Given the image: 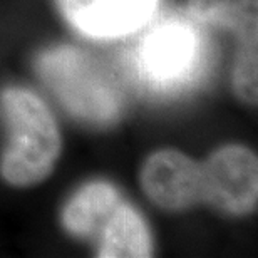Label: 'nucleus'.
Returning <instances> with one entry per match:
<instances>
[{
    "label": "nucleus",
    "instance_id": "obj_1",
    "mask_svg": "<svg viewBox=\"0 0 258 258\" xmlns=\"http://www.w3.org/2000/svg\"><path fill=\"white\" fill-rule=\"evenodd\" d=\"M0 116L7 141L0 153V176L14 188L40 184L52 174L62 153V136L47 104L25 87L0 92Z\"/></svg>",
    "mask_w": 258,
    "mask_h": 258
},
{
    "label": "nucleus",
    "instance_id": "obj_2",
    "mask_svg": "<svg viewBox=\"0 0 258 258\" xmlns=\"http://www.w3.org/2000/svg\"><path fill=\"white\" fill-rule=\"evenodd\" d=\"M39 74L62 106L79 119L106 124L119 114V97L79 49H49L39 57Z\"/></svg>",
    "mask_w": 258,
    "mask_h": 258
},
{
    "label": "nucleus",
    "instance_id": "obj_3",
    "mask_svg": "<svg viewBox=\"0 0 258 258\" xmlns=\"http://www.w3.org/2000/svg\"><path fill=\"white\" fill-rule=\"evenodd\" d=\"M203 205L228 216H248L258 205V159L241 144L223 146L201 163Z\"/></svg>",
    "mask_w": 258,
    "mask_h": 258
},
{
    "label": "nucleus",
    "instance_id": "obj_4",
    "mask_svg": "<svg viewBox=\"0 0 258 258\" xmlns=\"http://www.w3.org/2000/svg\"><path fill=\"white\" fill-rule=\"evenodd\" d=\"M189 12L236 34L233 91L243 102L253 104L258 99V0H189Z\"/></svg>",
    "mask_w": 258,
    "mask_h": 258
},
{
    "label": "nucleus",
    "instance_id": "obj_5",
    "mask_svg": "<svg viewBox=\"0 0 258 258\" xmlns=\"http://www.w3.org/2000/svg\"><path fill=\"white\" fill-rule=\"evenodd\" d=\"M139 184L146 198L164 211L181 213L203 203L201 163L178 149L149 154L139 171Z\"/></svg>",
    "mask_w": 258,
    "mask_h": 258
},
{
    "label": "nucleus",
    "instance_id": "obj_6",
    "mask_svg": "<svg viewBox=\"0 0 258 258\" xmlns=\"http://www.w3.org/2000/svg\"><path fill=\"white\" fill-rule=\"evenodd\" d=\"M60 15L91 39H119L144 27L159 0H55Z\"/></svg>",
    "mask_w": 258,
    "mask_h": 258
},
{
    "label": "nucleus",
    "instance_id": "obj_7",
    "mask_svg": "<svg viewBox=\"0 0 258 258\" xmlns=\"http://www.w3.org/2000/svg\"><path fill=\"white\" fill-rule=\"evenodd\" d=\"M198 59V37L183 22H164L143 40L139 64L143 74L154 82L179 81Z\"/></svg>",
    "mask_w": 258,
    "mask_h": 258
},
{
    "label": "nucleus",
    "instance_id": "obj_8",
    "mask_svg": "<svg viewBox=\"0 0 258 258\" xmlns=\"http://www.w3.org/2000/svg\"><path fill=\"white\" fill-rule=\"evenodd\" d=\"M121 193L107 181H91L71 196L60 213L62 228L76 238L99 235L106 220L121 203Z\"/></svg>",
    "mask_w": 258,
    "mask_h": 258
},
{
    "label": "nucleus",
    "instance_id": "obj_9",
    "mask_svg": "<svg viewBox=\"0 0 258 258\" xmlns=\"http://www.w3.org/2000/svg\"><path fill=\"white\" fill-rule=\"evenodd\" d=\"M154 255V243L141 213L121 200L99 231L97 256L143 258Z\"/></svg>",
    "mask_w": 258,
    "mask_h": 258
}]
</instances>
